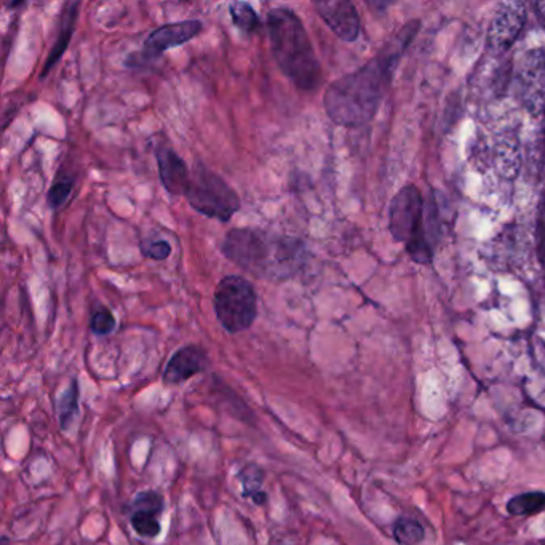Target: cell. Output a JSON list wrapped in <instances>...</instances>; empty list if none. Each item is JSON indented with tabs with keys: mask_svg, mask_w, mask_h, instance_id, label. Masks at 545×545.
<instances>
[{
	"mask_svg": "<svg viewBox=\"0 0 545 545\" xmlns=\"http://www.w3.org/2000/svg\"><path fill=\"white\" fill-rule=\"evenodd\" d=\"M221 251L243 271L272 282L295 277L307 259L306 245L301 240L255 229L227 232Z\"/></svg>",
	"mask_w": 545,
	"mask_h": 545,
	"instance_id": "6da1fadb",
	"label": "cell"
},
{
	"mask_svg": "<svg viewBox=\"0 0 545 545\" xmlns=\"http://www.w3.org/2000/svg\"><path fill=\"white\" fill-rule=\"evenodd\" d=\"M267 28L272 53L283 74L301 92H315L322 82V69L303 21L290 8H272Z\"/></svg>",
	"mask_w": 545,
	"mask_h": 545,
	"instance_id": "7a4b0ae2",
	"label": "cell"
},
{
	"mask_svg": "<svg viewBox=\"0 0 545 545\" xmlns=\"http://www.w3.org/2000/svg\"><path fill=\"white\" fill-rule=\"evenodd\" d=\"M390 61H373L365 68L341 77L325 93V109L333 122L347 127L365 124L381 101L390 72Z\"/></svg>",
	"mask_w": 545,
	"mask_h": 545,
	"instance_id": "3957f363",
	"label": "cell"
},
{
	"mask_svg": "<svg viewBox=\"0 0 545 545\" xmlns=\"http://www.w3.org/2000/svg\"><path fill=\"white\" fill-rule=\"evenodd\" d=\"M184 197L197 213L221 223H227L240 210L237 192L205 165L194 168Z\"/></svg>",
	"mask_w": 545,
	"mask_h": 545,
	"instance_id": "277c9868",
	"label": "cell"
},
{
	"mask_svg": "<svg viewBox=\"0 0 545 545\" xmlns=\"http://www.w3.org/2000/svg\"><path fill=\"white\" fill-rule=\"evenodd\" d=\"M215 314L227 333L248 330L258 317L255 288L240 275H227L215 290Z\"/></svg>",
	"mask_w": 545,
	"mask_h": 545,
	"instance_id": "5b68a950",
	"label": "cell"
},
{
	"mask_svg": "<svg viewBox=\"0 0 545 545\" xmlns=\"http://www.w3.org/2000/svg\"><path fill=\"white\" fill-rule=\"evenodd\" d=\"M422 199L416 187H405L395 195L390 205V232L395 239L406 243L408 251L419 263L430 258L429 240L422 223Z\"/></svg>",
	"mask_w": 545,
	"mask_h": 545,
	"instance_id": "8992f818",
	"label": "cell"
},
{
	"mask_svg": "<svg viewBox=\"0 0 545 545\" xmlns=\"http://www.w3.org/2000/svg\"><path fill=\"white\" fill-rule=\"evenodd\" d=\"M518 96L531 116L545 111V50L534 48L523 56L517 71Z\"/></svg>",
	"mask_w": 545,
	"mask_h": 545,
	"instance_id": "52a82bcc",
	"label": "cell"
},
{
	"mask_svg": "<svg viewBox=\"0 0 545 545\" xmlns=\"http://www.w3.org/2000/svg\"><path fill=\"white\" fill-rule=\"evenodd\" d=\"M526 23V5L523 2H502L494 10L488 40L498 52H506L523 31Z\"/></svg>",
	"mask_w": 545,
	"mask_h": 545,
	"instance_id": "ba28073f",
	"label": "cell"
},
{
	"mask_svg": "<svg viewBox=\"0 0 545 545\" xmlns=\"http://www.w3.org/2000/svg\"><path fill=\"white\" fill-rule=\"evenodd\" d=\"M165 499L154 490L141 491L130 506V525L138 536L154 539L162 531L160 517L164 514Z\"/></svg>",
	"mask_w": 545,
	"mask_h": 545,
	"instance_id": "9c48e42d",
	"label": "cell"
},
{
	"mask_svg": "<svg viewBox=\"0 0 545 545\" xmlns=\"http://www.w3.org/2000/svg\"><path fill=\"white\" fill-rule=\"evenodd\" d=\"M202 31L203 23L199 20L180 21V23L160 26L154 29L144 42V55L148 58H157L170 48L186 44L199 36Z\"/></svg>",
	"mask_w": 545,
	"mask_h": 545,
	"instance_id": "30bf717a",
	"label": "cell"
},
{
	"mask_svg": "<svg viewBox=\"0 0 545 545\" xmlns=\"http://www.w3.org/2000/svg\"><path fill=\"white\" fill-rule=\"evenodd\" d=\"M315 8L325 23L339 39L354 42L360 34V18L357 8L347 0L315 2Z\"/></svg>",
	"mask_w": 545,
	"mask_h": 545,
	"instance_id": "8fae6325",
	"label": "cell"
},
{
	"mask_svg": "<svg viewBox=\"0 0 545 545\" xmlns=\"http://www.w3.org/2000/svg\"><path fill=\"white\" fill-rule=\"evenodd\" d=\"M207 366L208 355L202 347H181L180 351H176L165 366L164 382L167 386L183 384L197 374L203 373L207 370Z\"/></svg>",
	"mask_w": 545,
	"mask_h": 545,
	"instance_id": "7c38bea8",
	"label": "cell"
},
{
	"mask_svg": "<svg viewBox=\"0 0 545 545\" xmlns=\"http://www.w3.org/2000/svg\"><path fill=\"white\" fill-rule=\"evenodd\" d=\"M156 157L160 180L167 192L172 195H184L191 181V172L186 162L168 146H159L156 149Z\"/></svg>",
	"mask_w": 545,
	"mask_h": 545,
	"instance_id": "4fadbf2b",
	"label": "cell"
},
{
	"mask_svg": "<svg viewBox=\"0 0 545 545\" xmlns=\"http://www.w3.org/2000/svg\"><path fill=\"white\" fill-rule=\"evenodd\" d=\"M264 477H266L264 470L253 462H248L247 466L242 467L239 472L242 496L251 499L256 506H264L267 502V493L263 490Z\"/></svg>",
	"mask_w": 545,
	"mask_h": 545,
	"instance_id": "5bb4252c",
	"label": "cell"
},
{
	"mask_svg": "<svg viewBox=\"0 0 545 545\" xmlns=\"http://www.w3.org/2000/svg\"><path fill=\"white\" fill-rule=\"evenodd\" d=\"M77 10H79V4H76V2H72V4H69L68 7H66V12H64L63 16V24H61L60 36H58L55 47L52 48V53H50L47 63H45L42 79L47 76V72L55 66L56 61L60 60L63 53L66 52L69 40H71L72 32H74Z\"/></svg>",
	"mask_w": 545,
	"mask_h": 545,
	"instance_id": "9a60e30c",
	"label": "cell"
},
{
	"mask_svg": "<svg viewBox=\"0 0 545 545\" xmlns=\"http://www.w3.org/2000/svg\"><path fill=\"white\" fill-rule=\"evenodd\" d=\"M507 512L514 517L538 514L545 509L544 491H530V493L517 494L507 502Z\"/></svg>",
	"mask_w": 545,
	"mask_h": 545,
	"instance_id": "2e32d148",
	"label": "cell"
},
{
	"mask_svg": "<svg viewBox=\"0 0 545 545\" xmlns=\"http://www.w3.org/2000/svg\"><path fill=\"white\" fill-rule=\"evenodd\" d=\"M394 538L402 545L419 544L426 539V530L414 518H398L394 523Z\"/></svg>",
	"mask_w": 545,
	"mask_h": 545,
	"instance_id": "e0dca14e",
	"label": "cell"
},
{
	"mask_svg": "<svg viewBox=\"0 0 545 545\" xmlns=\"http://www.w3.org/2000/svg\"><path fill=\"white\" fill-rule=\"evenodd\" d=\"M229 13H231L232 23L243 32H256L259 29V16L255 8L251 7L247 2H232L229 5Z\"/></svg>",
	"mask_w": 545,
	"mask_h": 545,
	"instance_id": "ac0fdd59",
	"label": "cell"
},
{
	"mask_svg": "<svg viewBox=\"0 0 545 545\" xmlns=\"http://www.w3.org/2000/svg\"><path fill=\"white\" fill-rule=\"evenodd\" d=\"M58 408H60L61 429L68 430L76 419V414L79 413V382L76 379L71 382L69 389L61 395Z\"/></svg>",
	"mask_w": 545,
	"mask_h": 545,
	"instance_id": "d6986e66",
	"label": "cell"
},
{
	"mask_svg": "<svg viewBox=\"0 0 545 545\" xmlns=\"http://www.w3.org/2000/svg\"><path fill=\"white\" fill-rule=\"evenodd\" d=\"M74 184H76V181L72 180V178H58L48 191V207L52 208V210L63 207L64 203L68 202L69 197H71Z\"/></svg>",
	"mask_w": 545,
	"mask_h": 545,
	"instance_id": "ffe728a7",
	"label": "cell"
},
{
	"mask_svg": "<svg viewBox=\"0 0 545 545\" xmlns=\"http://www.w3.org/2000/svg\"><path fill=\"white\" fill-rule=\"evenodd\" d=\"M90 330L98 336L111 335L112 331L116 330V317L103 307L100 311L93 312Z\"/></svg>",
	"mask_w": 545,
	"mask_h": 545,
	"instance_id": "44dd1931",
	"label": "cell"
},
{
	"mask_svg": "<svg viewBox=\"0 0 545 545\" xmlns=\"http://www.w3.org/2000/svg\"><path fill=\"white\" fill-rule=\"evenodd\" d=\"M140 248L146 258L156 259V261H164L172 255V245L167 240H146L141 243Z\"/></svg>",
	"mask_w": 545,
	"mask_h": 545,
	"instance_id": "7402d4cb",
	"label": "cell"
},
{
	"mask_svg": "<svg viewBox=\"0 0 545 545\" xmlns=\"http://www.w3.org/2000/svg\"><path fill=\"white\" fill-rule=\"evenodd\" d=\"M534 8H536V13H538L539 21H541L542 28L545 29V2H536L534 4Z\"/></svg>",
	"mask_w": 545,
	"mask_h": 545,
	"instance_id": "603a6c76",
	"label": "cell"
}]
</instances>
